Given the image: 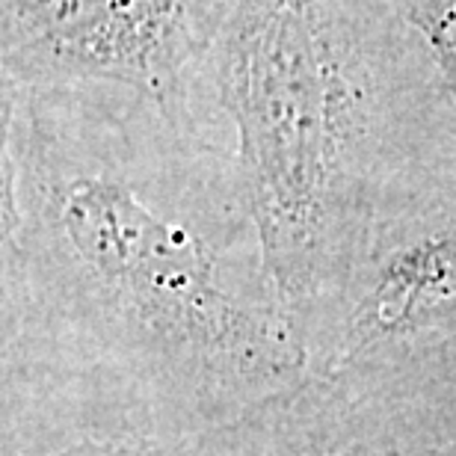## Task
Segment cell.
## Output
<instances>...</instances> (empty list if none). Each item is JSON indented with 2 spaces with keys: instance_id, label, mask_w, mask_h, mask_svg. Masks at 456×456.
Segmentation results:
<instances>
[{
  "instance_id": "1",
  "label": "cell",
  "mask_w": 456,
  "mask_h": 456,
  "mask_svg": "<svg viewBox=\"0 0 456 456\" xmlns=\"http://www.w3.org/2000/svg\"><path fill=\"white\" fill-rule=\"evenodd\" d=\"M0 110V353L152 371L226 424L305 376L231 149L101 86Z\"/></svg>"
},
{
  "instance_id": "2",
  "label": "cell",
  "mask_w": 456,
  "mask_h": 456,
  "mask_svg": "<svg viewBox=\"0 0 456 456\" xmlns=\"http://www.w3.org/2000/svg\"><path fill=\"white\" fill-rule=\"evenodd\" d=\"M211 78L305 346L379 223L456 172L439 80L391 0H237Z\"/></svg>"
},
{
  "instance_id": "3",
  "label": "cell",
  "mask_w": 456,
  "mask_h": 456,
  "mask_svg": "<svg viewBox=\"0 0 456 456\" xmlns=\"http://www.w3.org/2000/svg\"><path fill=\"white\" fill-rule=\"evenodd\" d=\"M237 0H0L4 83L137 95L181 137L231 149L213 53Z\"/></svg>"
},
{
  "instance_id": "4",
  "label": "cell",
  "mask_w": 456,
  "mask_h": 456,
  "mask_svg": "<svg viewBox=\"0 0 456 456\" xmlns=\"http://www.w3.org/2000/svg\"><path fill=\"white\" fill-rule=\"evenodd\" d=\"M314 376L456 382V172L388 213L305 344Z\"/></svg>"
},
{
  "instance_id": "5",
  "label": "cell",
  "mask_w": 456,
  "mask_h": 456,
  "mask_svg": "<svg viewBox=\"0 0 456 456\" xmlns=\"http://www.w3.org/2000/svg\"><path fill=\"white\" fill-rule=\"evenodd\" d=\"M228 430L152 371L0 353V456H228Z\"/></svg>"
},
{
  "instance_id": "6",
  "label": "cell",
  "mask_w": 456,
  "mask_h": 456,
  "mask_svg": "<svg viewBox=\"0 0 456 456\" xmlns=\"http://www.w3.org/2000/svg\"><path fill=\"white\" fill-rule=\"evenodd\" d=\"M228 456H456L450 394L305 373L231 421Z\"/></svg>"
},
{
  "instance_id": "7",
  "label": "cell",
  "mask_w": 456,
  "mask_h": 456,
  "mask_svg": "<svg viewBox=\"0 0 456 456\" xmlns=\"http://www.w3.org/2000/svg\"><path fill=\"white\" fill-rule=\"evenodd\" d=\"M439 80L456 139V0H391Z\"/></svg>"
},
{
  "instance_id": "8",
  "label": "cell",
  "mask_w": 456,
  "mask_h": 456,
  "mask_svg": "<svg viewBox=\"0 0 456 456\" xmlns=\"http://www.w3.org/2000/svg\"><path fill=\"white\" fill-rule=\"evenodd\" d=\"M447 394H450V412H453V424H456V382L447 388Z\"/></svg>"
}]
</instances>
